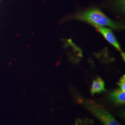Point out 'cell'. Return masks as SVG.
<instances>
[{
	"instance_id": "obj_4",
	"label": "cell",
	"mask_w": 125,
	"mask_h": 125,
	"mask_svg": "<svg viewBox=\"0 0 125 125\" xmlns=\"http://www.w3.org/2000/svg\"><path fill=\"white\" fill-rule=\"evenodd\" d=\"M109 98L113 103L118 105H123L125 103V91L121 89H117L112 92Z\"/></svg>"
},
{
	"instance_id": "obj_5",
	"label": "cell",
	"mask_w": 125,
	"mask_h": 125,
	"mask_svg": "<svg viewBox=\"0 0 125 125\" xmlns=\"http://www.w3.org/2000/svg\"><path fill=\"white\" fill-rule=\"evenodd\" d=\"M105 91L104 82L101 77H98L93 81L90 89V92L92 95Z\"/></svg>"
},
{
	"instance_id": "obj_6",
	"label": "cell",
	"mask_w": 125,
	"mask_h": 125,
	"mask_svg": "<svg viewBox=\"0 0 125 125\" xmlns=\"http://www.w3.org/2000/svg\"><path fill=\"white\" fill-rule=\"evenodd\" d=\"M114 5L117 8L123 12L125 9V0H115Z\"/></svg>"
},
{
	"instance_id": "obj_2",
	"label": "cell",
	"mask_w": 125,
	"mask_h": 125,
	"mask_svg": "<svg viewBox=\"0 0 125 125\" xmlns=\"http://www.w3.org/2000/svg\"><path fill=\"white\" fill-rule=\"evenodd\" d=\"M84 103L85 106L89 111L98 118L104 125H121L115 118L103 107L89 101H86Z\"/></svg>"
},
{
	"instance_id": "obj_1",
	"label": "cell",
	"mask_w": 125,
	"mask_h": 125,
	"mask_svg": "<svg viewBox=\"0 0 125 125\" xmlns=\"http://www.w3.org/2000/svg\"><path fill=\"white\" fill-rule=\"evenodd\" d=\"M75 18L85 21L94 26L95 27L107 26L113 29L121 28L119 24L113 21L97 8L89 9L77 14Z\"/></svg>"
},
{
	"instance_id": "obj_3",
	"label": "cell",
	"mask_w": 125,
	"mask_h": 125,
	"mask_svg": "<svg viewBox=\"0 0 125 125\" xmlns=\"http://www.w3.org/2000/svg\"><path fill=\"white\" fill-rule=\"evenodd\" d=\"M99 31L103 35L105 39L107 41L113 45L118 51H121L120 45L116 40V38L112 32V31L109 29L105 28L103 27H96Z\"/></svg>"
},
{
	"instance_id": "obj_7",
	"label": "cell",
	"mask_w": 125,
	"mask_h": 125,
	"mask_svg": "<svg viewBox=\"0 0 125 125\" xmlns=\"http://www.w3.org/2000/svg\"><path fill=\"white\" fill-rule=\"evenodd\" d=\"M118 85L120 87V89L125 91V75L122 76L118 83Z\"/></svg>"
}]
</instances>
